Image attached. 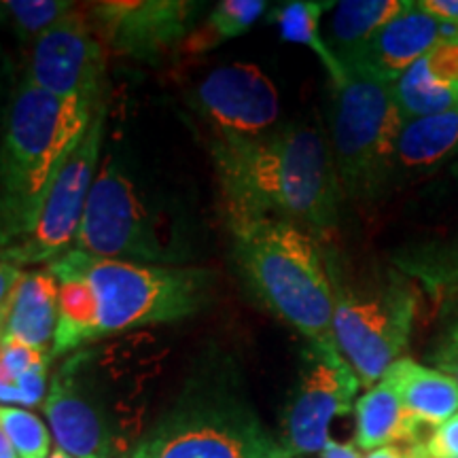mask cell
<instances>
[{"instance_id": "1", "label": "cell", "mask_w": 458, "mask_h": 458, "mask_svg": "<svg viewBox=\"0 0 458 458\" xmlns=\"http://www.w3.org/2000/svg\"><path fill=\"white\" fill-rule=\"evenodd\" d=\"M47 270L60 284L51 359L122 331L198 314L213 300L216 283L206 267L105 259L74 249Z\"/></svg>"}, {"instance_id": "2", "label": "cell", "mask_w": 458, "mask_h": 458, "mask_svg": "<svg viewBox=\"0 0 458 458\" xmlns=\"http://www.w3.org/2000/svg\"><path fill=\"white\" fill-rule=\"evenodd\" d=\"M213 159L225 215H267L310 232L337 227L344 189L320 128L291 123L257 139L215 136Z\"/></svg>"}, {"instance_id": "3", "label": "cell", "mask_w": 458, "mask_h": 458, "mask_svg": "<svg viewBox=\"0 0 458 458\" xmlns=\"http://www.w3.org/2000/svg\"><path fill=\"white\" fill-rule=\"evenodd\" d=\"M227 227L236 267L263 306L308 344L335 346L334 293L317 233L267 215H227Z\"/></svg>"}, {"instance_id": "4", "label": "cell", "mask_w": 458, "mask_h": 458, "mask_svg": "<svg viewBox=\"0 0 458 458\" xmlns=\"http://www.w3.org/2000/svg\"><path fill=\"white\" fill-rule=\"evenodd\" d=\"M98 108L57 98L26 79L17 85L0 140V249L30 233L51 181Z\"/></svg>"}, {"instance_id": "5", "label": "cell", "mask_w": 458, "mask_h": 458, "mask_svg": "<svg viewBox=\"0 0 458 458\" xmlns=\"http://www.w3.org/2000/svg\"><path fill=\"white\" fill-rule=\"evenodd\" d=\"M334 293V340L360 386H376L408 348L420 289L393 263L352 266L325 249Z\"/></svg>"}, {"instance_id": "6", "label": "cell", "mask_w": 458, "mask_h": 458, "mask_svg": "<svg viewBox=\"0 0 458 458\" xmlns=\"http://www.w3.org/2000/svg\"><path fill=\"white\" fill-rule=\"evenodd\" d=\"M280 442L227 380L189 382L125 458H261Z\"/></svg>"}, {"instance_id": "7", "label": "cell", "mask_w": 458, "mask_h": 458, "mask_svg": "<svg viewBox=\"0 0 458 458\" xmlns=\"http://www.w3.org/2000/svg\"><path fill=\"white\" fill-rule=\"evenodd\" d=\"M334 83L331 151L344 196L359 202L385 196L401 117L393 83L360 66H344Z\"/></svg>"}, {"instance_id": "8", "label": "cell", "mask_w": 458, "mask_h": 458, "mask_svg": "<svg viewBox=\"0 0 458 458\" xmlns=\"http://www.w3.org/2000/svg\"><path fill=\"white\" fill-rule=\"evenodd\" d=\"M72 249L105 259L156 266H165L170 257L134 182L111 156L100 162Z\"/></svg>"}, {"instance_id": "9", "label": "cell", "mask_w": 458, "mask_h": 458, "mask_svg": "<svg viewBox=\"0 0 458 458\" xmlns=\"http://www.w3.org/2000/svg\"><path fill=\"white\" fill-rule=\"evenodd\" d=\"M105 105L94 114V122L85 130L81 140L68 153L55 179L51 181L47 196L38 210L37 223L26 238L7 249H0V257L13 266H38L55 261L72 249L74 236L81 225L85 204L91 185L100 168V148L105 139Z\"/></svg>"}, {"instance_id": "10", "label": "cell", "mask_w": 458, "mask_h": 458, "mask_svg": "<svg viewBox=\"0 0 458 458\" xmlns=\"http://www.w3.org/2000/svg\"><path fill=\"white\" fill-rule=\"evenodd\" d=\"M360 382L337 346L308 344L283 411L280 445L293 458L323 452L335 416L351 414Z\"/></svg>"}, {"instance_id": "11", "label": "cell", "mask_w": 458, "mask_h": 458, "mask_svg": "<svg viewBox=\"0 0 458 458\" xmlns=\"http://www.w3.org/2000/svg\"><path fill=\"white\" fill-rule=\"evenodd\" d=\"M108 51L77 4L32 43L26 81L57 98L100 106Z\"/></svg>"}, {"instance_id": "12", "label": "cell", "mask_w": 458, "mask_h": 458, "mask_svg": "<svg viewBox=\"0 0 458 458\" xmlns=\"http://www.w3.org/2000/svg\"><path fill=\"white\" fill-rule=\"evenodd\" d=\"M442 198H428L411 233L391 253V263L414 280L435 308L458 306V170L452 172Z\"/></svg>"}, {"instance_id": "13", "label": "cell", "mask_w": 458, "mask_h": 458, "mask_svg": "<svg viewBox=\"0 0 458 458\" xmlns=\"http://www.w3.org/2000/svg\"><path fill=\"white\" fill-rule=\"evenodd\" d=\"M198 9L189 0H113L89 4L88 15L106 51L153 62L181 47L198 26Z\"/></svg>"}, {"instance_id": "14", "label": "cell", "mask_w": 458, "mask_h": 458, "mask_svg": "<svg viewBox=\"0 0 458 458\" xmlns=\"http://www.w3.org/2000/svg\"><path fill=\"white\" fill-rule=\"evenodd\" d=\"M191 105L215 136L257 139L278 122V91L255 64L233 62L210 71L191 91Z\"/></svg>"}, {"instance_id": "15", "label": "cell", "mask_w": 458, "mask_h": 458, "mask_svg": "<svg viewBox=\"0 0 458 458\" xmlns=\"http://www.w3.org/2000/svg\"><path fill=\"white\" fill-rule=\"evenodd\" d=\"M45 416L55 444L74 458H113V431L106 411L79 377L68 359L51 380Z\"/></svg>"}, {"instance_id": "16", "label": "cell", "mask_w": 458, "mask_h": 458, "mask_svg": "<svg viewBox=\"0 0 458 458\" xmlns=\"http://www.w3.org/2000/svg\"><path fill=\"white\" fill-rule=\"evenodd\" d=\"M456 37L458 28L435 20L418 7V3H410L408 9L401 11L371 37V41L351 64L344 66H360L394 83L428 51Z\"/></svg>"}, {"instance_id": "17", "label": "cell", "mask_w": 458, "mask_h": 458, "mask_svg": "<svg viewBox=\"0 0 458 458\" xmlns=\"http://www.w3.org/2000/svg\"><path fill=\"white\" fill-rule=\"evenodd\" d=\"M458 153V108L403 119L391 159L388 189L420 181L437 172Z\"/></svg>"}, {"instance_id": "18", "label": "cell", "mask_w": 458, "mask_h": 458, "mask_svg": "<svg viewBox=\"0 0 458 458\" xmlns=\"http://www.w3.org/2000/svg\"><path fill=\"white\" fill-rule=\"evenodd\" d=\"M403 119L458 108V37L439 43L393 83Z\"/></svg>"}, {"instance_id": "19", "label": "cell", "mask_w": 458, "mask_h": 458, "mask_svg": "<svg viewBox=\"0 0 458 458\" xmlns=\"http://www.w3.org/2000/svg\"><path fill=\"white\" fill-rule=\"evenodd\" d=\"M60 284L47 267L21 274L11 295L3 342H20L51 354L57 329Z\"/></svg>"}, {"instance_id": "20", "label": "cell", "mask_w": 458, "mask_h": 458, "mask_svg": "<svg viewBox=\"0 0 458 458\" xmlns=\"http://www.w3.org/2000/svg\"><path fill=\"white\" fill-rule=\"evenodd\" d=\"M382 377L394 386L411 420L427 431L458 414V382L444 371L401 357Z\"/></svg>"}, {"instance_id": "21", "label": "cell", "mask_w": 458, "mask_h": 458, "mask_svg": "<svg viewBox=\"0 0 458 458\" xmlns=\"http://www.w3.org/2000/svg\"><path fill=\"white\" fill-rule=\"evenodd\" d=\"M357 411V445L360 450H376L382 445H418L433 431L418 427L408 416L397 391L386 377L371 386L354 405Z\"/></svg>"}, {"instance_id": "22", "label": "cell", "mask_w": 458, "mask_h": 458, "mask_svg": "<svg viewBox=\"0 0 458 458\" xmlns=\"http://www.w3.org/2000/svg\"><path fill=\"white\" fill-rule=\"evenodd\" d=\"M410 7V0H344L335 3L327 45L340 64H351L371 37L393 17Z\"/></svg>"}, {"instance_id": "23", "label": "cell", "mask_w": 458, "mask_h": 458, "mask_svg": "<svg viewBox=\"0 0 458 458\" xmlns=\"http://www.w3.org/2000/svg\"><path fill=\"white\" fill-rule=\"evenodd\" d=\"M335 3H314V0H295V3L280 4L274 11L272 20L278 28L280 38L289 43L306 45L314 54L318 55V60L323 62V66L327 68L331 83L344 79V66L340 60L334 55V51L329 49L327 38L320 34V17L327 9H334Z\"/></svg>"}, {"instance_id": "24", "label": "cell", "mask_w": 458, "mask_h": 458, "mask_svg": "<svg viewBox=\"0 0 458 458\" xmlns=\"http://www.w3.org/2000/svg\"><path fill=\"white\" fill-rule=\"evenodd\" d=\"M267 3L263 0H223L216 3L202 24L196 26L182 41L179 54L199 55L219 47L227 38H236L249 32L259 17L266 13Z\"/></svg>"}, {"instance_id": "25", "label": "cell", "mask_w": 458, "mask_h": 458, "mask_svg": "<svg viewBox=\"0 0 458 458\" xmlns=\"http://www.w3.org/2000/svg\"><path fill=\"white\" fill-rule=\"evenodd\" d=\"M74 3L60 0H4L0 3V24L9 26L21 43H34L60 21Z\"/></svg>"}, {"instance_id": "26", "label": "cell", "mask_w": 458, "mask_h": 458, "mask_svg": "<svg viewBox=\"0 0 458 458\" xmlns=\"http://www.w3.org/2000/svg\"><path fill=\"white\" fill-rule=\"evenodd\" d=\"M0 427L13 445L17 458H47L51 454L49 428L32 411L0 405Z\"/></svg>"}, {"instance_id": "27", "label": "cell", "mask_w": 458, "mask_h": 458, "mask_svg": "<svg viewBox=\"0 0 458 458\" xmlns=\"http://www.w3.org/2000/svg\"><path fill=\"white\" fill-rule=\"evenodd\" d=\"M442 314V329L437 331L427 359L428 363L435 365V369L444 371L458 382V306L445 308Z\"/></svg>"}, {"instance_id": "28", "label": "cell", "mask_w": 458, "mask_h": 458, "mask_svg": "<svg viewBox=\"0 0 458 458\" xmlns=\"http://www.w3.org/2000/svg\"><path fill=\"white\" fill-rule=\"evenodd\" d=\"M51 354L43 351H34L20 342H3L0 344V368L7 369L13 377H20L38 365L49 363Z\"/></svg>"}, {"instance_id": "29", "label": "cell", "mask_w": 458, "mask_h": 458, "mask_svg": "<svg viewBox=\"0 0 458 458\" xmlns=\"http://www.w3.org/2000/svg\"><path fill=\"white\" fill-rule=\"evenodd\" d=\"M422 445L431 458H458V414L435 428Z\"/></svg>"}, {"instance_id": "30", "label": "cell", "mask_w": 458, "mask_h": 458, "mask_svg": "<svg viewBox=\"0 0 458 458\" xmlns=\"http://www.w3.org/2000/svg\"><path fill=\"white\" fill-rule=\"evenodd\" d=\"M21 274H24L21 267H17L13 263L4 261L3 257H0V344H3L4 337V318H7L11 295H13Z\"/></svg>"}, {"instance_id": "31", "label": "cell", "mask_w": 458, "mask_h": 458, "mask_svg": "<svg viewBox=\"0 0 458 458\" xmlns=\"http://www.w3.org/2000/svg\"><path fill=\"white\" fill-rule=\"evenodd\" d=\"M47 365H38L26 374L17 377V386H20L21 397H24V405H37L41 403L45 397V377H47Z\"/></svg>"}, {"instance_id": "32", "label": "cell", "mask_w": 458, "mask_h": 458, "mask_svg": "<svg viewBox=\"0 0 458 458\" xmlns=\"http://www.w3.org/2000/svg\"><path fill=\"white\" fill-rule=\"evenodd\" d=\"M418 7L433 15L435 20L444 21L452 28H458V0H420Z\"/></svg>"}, {"instance_id": "33", "label": "cell", "mask_w": 458, "mask_h": 458, "mask_svg": "<svg viewBox=\"0 0 458 458\" xmlns=\"http://www.w3.org/2000/svg\"><path fill=\"white\" fill-rule=\"evenodd\" d=\"M0 403L24 405V397H21L20 386H17V377L3 368H0Z\"/></svg>"}, {"instance_id": "34", "label": "cell", "mask_w": 458, "mask_h": 458, "mask_svg": "<svg viewBox=\"0 0 458 458\" xmlns=\"http://www.w3.org/2000/svg\"><path fill=\"white\" fill-rule=\"evenodd\" d=\"M320 458H360V454L352 444H340L329 439V444L320 452Z\"/></svg>"}, {"instance_id": "35", "label": "cell", "mask_w": 458, "mask_h": 458, "mask_svg": "<svg viewBox=\"0 0 458 458\" xmlns=\"http://www.w3.org/2000/svg\"><path fill=\"white\" fill-rule=\"evenodd\" d=\"M365 458H414L411 456L410 445H382V448L371 450Z\"/></svg>"}, {"instance_id": "36", "label": "cell", "mask_w": 458, "mask_h": 458, "mask_svg": "<svg viewBox=\"0 0 458 458\" xmlns=\"http://www.w3.org/2000/svg\"><path fill=\"white\" fill-rule=\"evenodd\" d=\"M0 458H17L13 445H11L7 435H4L3 427H0Z\"/></svg>"}, {"instance_id": "37", "label": "cell", "mask_w": 458, "mask_h": 458, "mask_svg": "<svg viewBox=\"0 0 458 458\" xmlns=\"http://www.w3.org/2000/svg\"><path fill=\"white\" fill-rule=\"evenodd\" d=\"M261 458H293V456H291L289 454V452H286L284 448H283V445H276V448H274L272 452H267V454L266 456H261Z\"/></svg>"}, {"instance_id": "38", "label": "cell", "mask_w": 458, "mask_h": 458, "mask_svg": "<svg viewBox=\"0 0 458 458\" xmlns=\"http://www.w3.org/2000/svg\"><path fill=\"white\" fill-rule=\"evenodd\" d=\"M47 458H74V456H71V454H68V452H66V450H62V448H60V445H55V448H54V450H51V454H49Z\"/></svg>"}, {"instance_id": "39", "label": "cell", "mask_w": 458, "mask_h": 458, "mask_svg": "<svg viewBox=\"0 0 458 458\" xmlns=\"http://www.w3.org/2000/svg\"><path fill=\"white\" fill-rule=\"evenodd\" d=\"M422 448H425V445H422ZM425 458H431V456H427V452H425Z\"/></svg>"}]
</instances>
